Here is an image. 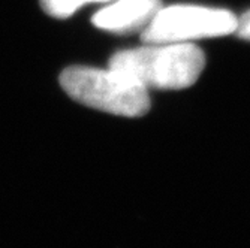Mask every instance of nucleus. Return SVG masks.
<instances>
[{
    "label": "nucleus",
    "instance_id": "obj_5",
    "mask_svg": "<svg viewBox=\"0 0 250 248\" xmlns=\"http://www.w3.org/2000/svg\"><path fill=\"white\" fill-rule=\"evenodd\" d=\"M90 0H41L42 9L54 18H67Z\"/></svg>",
    "mask_w": 250,
    "mask_h": 248
},
{
    "label": "nucleus",
    "instance_id": "obj_2",
    "mask_svg": "<svg viewBox=\"0 0 250 248\" xmlns=\"http://www.w3.org/2000/svg\"><path fill=\"white\" fill-rule=\"evenodd\" d=\"M64 92L77 102L123 117H141L150 109L147 88L133 76L108 67H66L60 75Z\"/></svg>",
    "mask_w": 250,
    "mask_h": 248
},
{
    "label": "nucleus",
    "instance_id": "obj_6",
    "mask_svg": "<svg viewBox=\"0 0 250 248\" xmlns=\"http://www.w3.org/2000/svg\"><path fill=\"white\" fill-rule=\"evenodd\" d=\"M235 32H237L241 38L250 40V11L246 12L241 18H238Z\"/></svg>",
    "mask_w": 250,
    "mask_h": 248
},
{
    "label": "nucleus",
    "instance_id": "obj_3",
    "mask_svg": "<svg viewBox=\"0 0 250 248\" xmlns=\"http://www.w3.org/2000/svg\"><path fill=\"white\" fill-rule=\"evenodd\" d=\"M237 22L238 18L226 9L192 5L162 6L141 30V39L147 43H172L225 36L235 32Z\"/></svg>",
    "mask_w": 250,
    "mask_h": 248
},
{
    "label": "nucleus",
    "instance_id": "obj_4",
    "mask_svg": "<svg viewBox=\"0 0 250 248\" xmlns=\"http://www.w3.org/2000/svg\"><path fill=\"white\" fill-rule=\"evenodd\" d=\"M161 8V0H116L98 11L92 21L96 27L108 32L132 33L144 30Z\"/></svg>",
    "mask_w": 250,
    "mask_h": 248
},
{
    "label": "nucleus",
    "instance_id": "obj_1",
    "mask_svg": "<svg viewBox=\"0 0 250 248\" xmlns=\"http://www.w3.org/2000/svg\"><path fill=\"white\" fill-rule=\"evenodd\" d=\"M151 45L119 51L111 57L109 67L133 76L146 88L180 90L196 82L206 66L199 47L190 42Z\"/></svg>",
    "mask_w": 250,
    "mask_h": 248
},
{
    "label": "nucleus",
    "instance_id": "obj_7",
    "mask_svg": "<svg viewBox=\"0 0 250 248\" xmlns=\"http://www.w3.org/2000/svg\"><path fill=\"white\" fill-rule=\"evenodd\" d=\"M90 2H98V3H102V2H112V0H90Z\"/></svg>",
    "mask_w": 250,
    "mask_h": 248
}]
</instances>
